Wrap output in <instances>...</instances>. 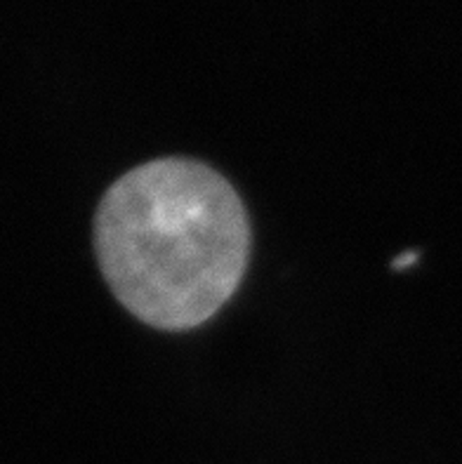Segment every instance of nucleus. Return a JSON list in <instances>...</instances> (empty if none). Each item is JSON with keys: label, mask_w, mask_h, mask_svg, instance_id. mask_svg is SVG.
<instances>
[{"label": "nucleus", "mask_w": 462, "mask_h": 464, "mask_svg": "<svg viewBox=\"0 0 462 464\" xmlns=\"http://www.w3.org/2000/svg\"><path fill=\"white\" fill-rule=\"evenodd\" d=\"M102 274L118 302L161 330L215 316L239 288L251 224L234 187L208 165L161 159L123 175L94 219Z\"/></svg>", "instance_id": "obj_1"}, {"label": "nucleus", "mask_w": 462, "mask_h": 464, "mask_svg": "<svg viewBox=\"0 0 462 464\" xmlns=\"http://www.w3.org/2000/svg\"><path fill=\"white\" fill-rule=\"evenodd\" d=\"M416 262H418V253H404L401 257L394 259L392 266H394V269H406V266L416 265Z\"/></svg>", "instance_id": "obj_2"}]
</instances>
